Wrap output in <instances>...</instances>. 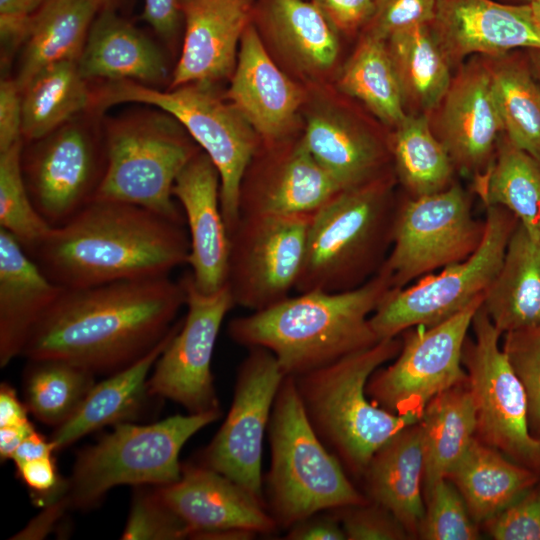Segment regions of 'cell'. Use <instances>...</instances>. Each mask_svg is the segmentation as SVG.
Returning a JSON list of instances; mask_svg holds the SVG:
<instances>
[{
	"mask_svg": "<svg viewBox=\"0 0 540 540\" xmlns=\"http://www.w3.org/2000/svg\"><path fill=\"white\" fill-rule=\"evenodd\" d=\"M92 84V110L97 113L121 103H139L159 108L182 124L219 172L221 210L230 234L240 219L244 174L259 149V136L242 114L222 100L212 84L190 83L167 91L130 80Z\"/></svg>",
	"mask_w": 540,
	"mask_h": 540,
	"instance_id": "cell-8",
	"label": "cell"
},
{
	"mask_svg": "<svg viewBox=\"0 0 540 540\" xmlns=\"http://www.w3.org/2000/svg\"><path fill=\"white\" fill-rule=\"evenodd\" d=\"M288 540H345L346 535L335 510L312 514L287 530Z\"/></svg>",
	"mask_w": 540,
	"mask_h": 540,
	"instance_id": "cell-53",
	"label": "cell"
},
{
	"mask_svg": "<svg viewBox=\"0 0 540 540\" xmlns=\"http://www.w3.org/2000/svg\"><path fill=\"white\" fill-rule=\"evenodd\" d=\"M438 0H376L366 33L387 40L393 33L420 24H432Z\"/></svg>",
	"mask_w": 540,
	"mask_h": 540,
	"instance_id": "cell-48",
	"label": "cell"
},
{
	"mask_svg": "<svg viewBox=\"0 0 540 540\" xmlns=\"http://www.w3.org/2000/svg\"><path fill=\"white\" fill-rule=\"evenodd\" d=\"M446 478L462 495L472 519L484 523L537 484L540 474L474 437Z\"/></svg>",
	"mask_w": 540,
	"mask_h": 540,
	"instance_id": "cell-29",
	"label": "cell"
},
{
	"mask_svg": "<svg viewBox=\"0 0 540 540\" xmlns=\"http://www.w3.org/2000/svg\"><path fill=\"white\" fill-rule=\"evenodd\" d=\"M268 147L272 154L259 163L251 160L246 169L240 216L311 214L343 190L301 139L286 149Z\"/></svg>",
	"mask_w": 540,
	"mask_h": 540,
	"instance_id": "cell-20",
	"label": "cell"
},
{
	"mask_svg": "<svg viewBox=\"0 0 540 540\" xmlns=\"http://www.w3.org/2000/svg\"><path fill=\"white\" fill-rule=\"evenodd\" d=\"M483 524L496 540H540V481Z\"/></svg>",
	"mask_w": 540,
	"mask_h": 540,
	"instance_id": "cell-47",
	"label": "cell"
},
{
	"mask_svg": "<svg viewBox=\"0 0 540 540\" xmlns=\"http://www.w3.org/2000/svg\"><path fill=\"white\" fill-rule=\"evenodd\" d=\"M431 27L450 64L473 53L498 56L515 48L540 50V25L529 3L438 0Z\"/></svg>",
	"mask_w": 540,
	"mask_h": 540,
	"instance_id": "cell-19",
	"label": "cell"
},
{
	"mask_svg": "<svg viewBox=\"0 0 540 540\" xmlns=\"http://www.w3.org/2000/svg\"><path fill=\"white\" fill-rule=\"evenodd\" d=\"M337 31L353 32L367 24L376 0H311Z\"/></svg>",
	"mask_w": 540,
	"mask_h": 540,
	"instance_id": "cell-52",
	"label": "cell"
},
{
	"mask_svg": "<svg viewBox=\"0 0 540 540\" xmlns=\"http://www.w3.org/2000/svg\"><path fill=\"white\" fill-rule=\"evenodd\" d=\"M339 88L361 101L378 119L398 126L406 117L404 100L387 42L365 33L345 64Z\"/></svg>",
	"mask_w": 540,
	"mask_h": 540,
	"instance_id": "cell-39",
	"label": "cell"
},
{
	"mask_svg": "<svg viewBox=\"0 0 540 540\" xmlns=\"http://www.w3.org/2000/svg\"><path fill=\"white\" fill-rule=\"evenodd\" d=\"M490 70L505 137L540 161V86L515 62H500Z\"/></svg>",
	"mask_w": 540,
	"mask_h": 540,
	"instance_id": "cell-41",
	"label": "cell"
},
{
	"mask_svg": "<svg viewBox=\"0 0 540 540\" xmlns=\"http://www.w3.org/2000/svg\"><path fill=\"white\" fill-rule=\"evenodd\" d=\"M386 42L404 104L425 113L437 108L452 82L451 64L431 24L399 30Z\"/></svg>",
	"mask_w": 540,
	"mask_h": 540,
	"instance_id": "cell-36",
	"label": "cell"
},
{
	"mask_svg": "<svg viewBox=\"0 0 540 540\" xmlns=\"http://www.w3.org/2000/svg\"><path fill=\"white\" fill-rule=\"evenodd\" d=\"M423 436L426 494L445 479L476 434V410L467 383L431 399L420 418Z\"/></svg>",
	"mask_w": 540,
	"mask_h": 540,
	"instance_id": "cell-34",
	"label": "cell"
},
{
	"mask_svg": "<svg viewBox=\"0 0 540 540\" xmlns=\"http://www.w3.org/2000/svg\"><path fill=\"white\" fill-rule=\"evenodd\" d=\"M502 349L524 388L530 433L540 438V324L504 333Z\"/></svg>",
	"mask_w": 540,
	"mask_h": 540,
	"instance_id": "cell-44",
	"label": "cell"
},
{
	"mask_svg": "<svg viewBox=\"0 0 540 540\" xmlns=\"http://www.w3.org/2000/svg\"><path fill=\"white\" fill-rule=\"evenodd\" d=\"M194 539L248 540L278 529L266 507L226 476L201 464H182L180 478L155 486Z\"/></svg>",
	"mask_w": 540,
	"mask_h": 540,
	"instance_id": "cell-18",
	"label": "cell"
},
{
	"mask_svg": "<svg viewBox=\"0 0 540 540\" xmlns=\"http://www.w3.org/2000/svg\"><path fill=\"white\" fill-rule=\"evenodd\" d=\"M483 298L435 326L406 333L396 360L369 378L371 401L395 414L422 416L435 396L467 383L463 347Z\"/></svg>",
	"mask_w": 540,
	"mask_h": 540,
	"instance_id": "cell-14",
	"label": "cell"
},
{
	"mask_svg": "<svg viewBox=\"0 0 540 540\" xmlns=\"http://www.w3.org/2000/svg\"><path fill=\"white\" fill-rule=\"evenodd\" d=\"M533 16L537 23L540 25V0H531L529 2Z\"/></svg>",
	"mask_w": 540,
	"mask_h": 540,
	"instance_id": "cell-58",
	"label": "cell"
},
{
	"mask_svg": "<svg viewBox=\"0 0 540 540\" xmlns=\"http://www.w3.org/2000/svg\"><path fill=\"white\" fill-rule=\"evenodd\" d=\"M255 0H179L184 39L170 88L214 84L232 75Z\"/></svg>",
	"mask_w": 540,
	"mask_h": 540,
	"instance_id": "cell-22",
	"label": "cell"
},
{
	"mask_svg": "<svg viewBox=\"0 0 540 540\" xmlns=\"http://www.w3.org/2000/svg\"><path fill=\"white\" fill-rule=\"evenodd\" d=\"M24 140L0 152V228L30 253L53 228L36 209L25 183L21 155Z\"/></svg>",
	"mask_w": 540,
	"mask_h": 540,
	"instance_id": "cell-42",
	"label": "cell"
},
{
	"mask_svg": "<svg viewBox=\"0 0 540 540\" xmlns=\"http://www.w3.org/2000/svg\"><path fill=\"white\" fill-rule=\"evenodd\" d=\"M184 521L155 489H136L122 539L179 540L189 538Z\"/></svg>",
	"mask_w": 540,
	"mask_h": 540,
	"instance_id": "cell-45",
	"label": "cell"
},
{
	"mask_svg": "<svg viewBox=\"0 0 540 540\" xmlns=\"http://www.w3.org/2000/svg\"><path fill=\"white\" fill-rule=\"evenodd\" d=\"M466 338L462 362L476 410L477 438L540 474V438L528 426L524 388L499 344L502 333L482 305Z\"/></svg>",
	"mask_w": 540,
	"mask_h": 540,
	"instance_id": "cell-13",
	"label": "cell"
},
{
	"mask_svg": "<svg viewBox=\"0 0 540 540\" xmlns=\"http://www.w3.org/2000/svg\"><path fill=\"white\" fill-rule=\"evenodd\" d=\"M427 504L418 536L424 540H476V522L458 489L447 478L426 494Z\"/></svg>",
	"mask_w": 540,
	"mask_h": 540,
	"instance_id": "cell-43",
	"label": "cell"
},
{
	"mask_svg": "<svg viewBox=\"0 0 540 540\" xmlns=\"http://www.w3.org/2000/svg\"><path fill=\"white\" fill-rule=\"evenodd\" d=\"M180 280L187 314L157 359L148 392L177 402L191 414L221 411L211 361L222 322L235 305L227 285L204 294L195 287L190 272Z\"/></svg>",
	"mask_w": 540,
	"mask_h": 540,
	"instance_id": "cell-17",
	"label": "cell"
},
{
	"mask_svg": "<svg viewBox=\"0 0 540 540\" xmlns=\"http://www.w3.org/2000/svg\"><path fill=\"white\" fill-rule=\"evenodd\" d=\"M536 51H537V53L534 56V63H535V66H536L538 76L540 78V50H536Z\"/></svg>",
	"mask_w": 540,
	"mask_h": 540,
	"instance_id": "cell-59",
	"label": "cell"
},
{
	"mask_svg": "<svg viewBox=\"0 0 540 540\" xmlns=\"http://www.w3.org/2000/svg\"><path fill=\"white\" fill-rule=\"evenodd\" d=\"M424 467L423 436L417 422L380 447L363 473L367 498L392 512L410 535H418L425 513Z\"/></svg>",
	"mask_w": 540,
	"mask_h": 540,
	"instance_id": "cell-27",
	"label": "cell"
},
{
	"mask_svg": "<svg viewBox=\"0 0 540 540\" xmlns=\"http://www.w3.org/2000/svg\"><path fill=\"white\" fill-rule=\"evenodd\" d=\"M28 409L18 399L15 390L7 383L0 387V428L20 427L31 424Z\"/></svg>",
	"mask_w": 540,
	"mask_h": 540,
	"instance_id": "cell-55",
	"label": "cell"
},
{
	"mask_svg": "<svg viewBox=\"0 0 540 540\" xmlns=\"http://www.w3.org/2000/svg\"><path fill=\"white\" fill-rule=\"evenodd\" d=\"M16 468L20 479L34 492L36 503L47 506L64 495L66 481L58 475L53 455L27 461Z\"/></svg>",
	"mask_w": 540,
	"mask_h": 540,
	"instance_id": "cell-50",
	"label": "cell"
},
{
	"mask_svg": "<svg viewBox=\"0 0 540 540\" xmlns=\"http://www.w3.org/2000/svg\"><path fill=\"white\" fill-rule=\"evenodd\" d=\"M104 7H108V6H116V2L117 0H99Z\"/></svg>",
	"mask_w": 540,
	"mask_h": 540,
	"instance_id": "cell-60",
	"label": "cell"
},
{
	"mask_svg": "<svg viewBox=\"0 0 540 540\" xmlns=\"http://www.w3.org/2000/svg\"><path fill=\"white\" fill-rule=\"evenodd\" d=\"M391 289L379 271L354 289L297 293L235 317L227 333L238 345L269 350L284 374L296 377L380 341L370 317Z\"/></svg>",
	"mask_w": 540,
	"mask_h": 540,
	"instance_id": "cell-3",
	"label": "cell"
},
{
	"mask_svg": "<svg viewBox=\"0 0 540 540\" xmlns=\"http://www.w3.org/2000/svg\"><path fill=\"white\" fill-rule=\"evenodd\" d=\"M439 135L454 167L481 177L495 155L503 132L490 67L469 64L452 80L440 103Z\"/></svg>",
	"mask_w": 540,
	"mask_h": 540,
	"instance_id": "cell-23",
	"label": "cell"
},
{
	"mask_svg": "<svg viewBox=\"0 0 540 540\" xmlns=\"http://www.w3.org/2000/svg\"><path fill=\"white\" fill-rule=\"evenodd\" d=\"M253 19L301 69L322 72L335 63L338 31L312 1L260 0Z\"/></svg>",
	"mask_w": 540,
	"mask_h": 540,
	"instance_id": "cell-33",
	"label": "cell"
},
{
	"mask_svg": "<svg viewBox=\"0 0 540 540\" xmlns=\"http://www.w3.org/2000/svg\"><path fill=\"white\" fill-rule=\"evenodd\" d=\"M32 424L20 427L0 428V457L2 461L11 459L19 444L34 431Z\"/></svg>",
	"mask_w": 540,
	"mask_h": 540,
	"instance_id": "cell-57",
	"label": "cell"
},
{
	"mask_svg": "<svg viewBox=\"0 0 540 540\" xmlns=\"http://www.w3.org/2000/svg\"><path fill=\"white\" fill-rule=\"evenodd\" d=\"M301 140L343 190L385 174L383 167L387 153L384 145L340 114L313 113Z\"/></svg>",
	"mask_w": 540,
	"mask_h": 540,
	"instance_id": "cell-30",
	"label": "cell"
},
{
	"mask_svg": "<svg viewBox=\"0 0 540 540\" xmlns=\"http://www.w3.org/2000/svg\"><path fill=\"white\" fill-rule=\"evenodd\" d=\"M518 219L499 206L486 207L482 240L465 260L427 274L411 286L391 289L370 317L379 340L418 326H435L464 310L498 274Z\"/></svg>",
	"mask_w": 540,
	"mask_h": 540,
	"instance_id": "cell-10",
	"label": "cell"
},
{
	"mask_svg": "<svg viewBox=\"0 0 540 540\" xmlns=\"http://www.w3.org/2000/svg\"><path fill=\"white\" fill-rule=\"evenodd\" d=\"M56 451L52 442L46 440L36 430L30 433L16 448L11 460L15 466L37 458L53 455Z\"/></svg>",
	"mask_w": 540,
	"mask_h": 540,
	"instance_id": "cell-56",
	"label": "cell"
},
{
	"mask_svg": "<svg viewBox=\"0 0 540 540\" xmlns=\"http://www.w3.org/2000/svg\"><path fill=\"white\" fill-rule=\"evenodd\" d=\"M102 114L84 112L23 144L21 165L30 197L58 227L95 199L106 168Z\"/></svg>",
	"mask_w": 540,
	"mask_h": 540,
	"instance_id": "cell-11",
	"label": "cell"
},
{
	"mask_svg": "<svg viewBox=\"0 0 540 540\" xmlns=\"http://www.w3.org/2000/svg\"><path fill=\"white\" fill-rule=\"evenodd\" d=\"M146 106L102 117L106 168L94 200L139 205L184 224L172 190L200 147L176 118Z\"/></svg>",
	"mask_w": 540,
	"mask_h": 540,
	"instance_id": "cell-7",
	"label": "cell"
},
{
	"mask_svg": "<svg viewBox=\"0 0 540 540\" xmlns=\"http://www.w3.org/2000/svg\"><path fill=\"white\" fill-rule=\"evenodd\" d=\"M267 432L271 464L263 491L278 529L288 530L317 512L370 502L314 431L293 376L281 382Z\"/></svg>",
	"mask_w": 540,
	"mask_h": 540,
	"instance_id": "cell-6",
	"label": "cell"
},
{
	"mask_svg": "<svg viewBox=\"0 0 540 540\" xmlns=\"http://www.w3.org/2000/svg\"><path fill=\"white\" fill-rule=\"evenodd\" d=\"M184 305V285L169 275L64 288L31 330L21 356L113 374L157 346Z\"/></svg>",
	"mask_w": 540,
	"mask_h": 540,
	"instance_id": "cell-1",
	"label": "cell"
},
{
	"mask_svg": "<svg viewBox=\"0 0 540 540\" xmlns=\"http://www.w3.org/2000/svg\"><path fill=\"white\" fill-rule=\"evenodd\" d=\"M310 214L240 216L229 234L226 285L252 312L290 296L302 268Z\"/></svg>",
	"mask_w": 540,
	"mask_h": 540,
	"instance_id": "cell-15",
	"label": "cell"
},
{
	"mask_svg": "<svg viewBox=\"0 0 540 540\" xmlns=\"http://www.w3.org/2000/svg\"><path fill=\"white\" fill-rule=\"evenodd\" d=\"M141 19L160 38L171 41L175 38L180 22L183 20L179 0H144Z\"/></svg>",
	"mask_w": 540,
	"mask_h": 540,
	"instance_id": "cell-54",
	"label": "cell"
},
{
	"mask_svg": "<svg viewBox=\"0 0 540 540\" xmlns=\"http://www.w3.org/2000/svg\"><path fill=\"white\" fill-rule=\"evenodd\" d=\"M172 192L188 224L192 281L200 292L215 293L226 285L230 237L221 210L220 175L203 150L181 170Z\"/></svg>",
	"mask_w": 540,
	"mask_h": 540,
	"instance_id": "cell-21",
	"label": "cell"
},
{
	"mask_svg": "<svg viewBox=\"0 0 540 540\" xmlns=\"http://www.w3.org/2000/svg\"><path fill=\"white\" fill-rule=\"evenodd\" d=\"M64 290L19 241L0 228V366L21 356L27 338Z\"/></svg>",
	"mask_w": 540,
	"mask_h": 540,
	"instance_id": "cell-26",
	"label": "cell"
},
{
	"mask_svg": "<svg viewBox=\"0 0 540 540\" xmlns=\"http://www.w3.org/2000/svg\"><path fill=\"white\" fill-rule=\"evenodd\" d=\"M391 153L396 174L410 197L440 192L453 184L454 164L426 114L406 115L395 127Z\"/></svg>",
	"mask_w": 540,
	"mask_h": 540,
	"instance_id": "cell-38",
	"label": "cell"
},
{
	"mask_svg": "<svg viewBox=\"0 0 540 540\" xmlns=\"http://www.w3.org/2000/svg\"><path fill=\"white\" fill-rule=\"evenodd\" d=\"M496 148L490 167L475 180V190L486 207L507 209L540 240V161L506 137Z\"/></svg>",
	"mask_w": 540,
	"mask_h": 540,
	"instance_id": "cell-37",
	"label": "cell"
},
{
	"mask_svg": "<svg viewBox=\"0 0 540 540\" xmlns=\"http://www.w3.org/2000/svg\"><path fill=\"white\" fill-rule=\"evenodd\" d=\"M484 222L471 211L467 192L453 183L440 192L396 205L391 250L379 271L392 289L469 257L480 244Z\"/></svg>",
	"mask_w": 540,
	"mask_h": 540,
	"instance_id": "cell-12",
	"label": "cell"
},
{
	"mask_svg": "<svg viewBox=\"0 0 540 540\" xmlns=\"http://www.w3.org/2000/svg\"><path fill=\"white\" fill-rule=\"evenodd\" d=\"M21 94L25 142L42 138L74 117L92 111V82L81 75L73 60L43 68Z\"/></svg>",
	"mask_w": 540,
	"mask_h": 540,
	"instance_id": "cell-35",
	"label": "cell"
},
{
	"mask_svg": "<svg viewBox=\"0 0 540 540\" xmlns=\"http://www.w3.org/2000/svg\"><path fill=\"white\" fill-rule=\"evenodd\" d=\"M25 405L39 421L55 427L67 421L93 387L94 373L63 360H29Z\"/></svg>",
	"mask_w": 540,
	"mask_h": 540,
	"instance_id": "cell-40",
	"label": "cell"
},
{
	"mask_svg": "<svg viewBox=\"0 0 540 540\" xmlns=\"http://www.w3.org/2000/svg\"><path fill=\"white\" fill-rule=\"evenodd\" d=\"M222 411L174 415L148 425L122 422L82 449L62 496L68 507L91 508L118 485L163 486L177 481L184 444Z\"/></svg>",
	"mask_w": 540,
	"mask_h": 540,
	"instance_id": "cell-9",
	"label": "cell"
},
{
	"mask_svg": "<svg viewBox=\"0 0 540 540\" xmlns=\"http://www.w3.org/2000/svg\"><path fill=\"white\" fill-rule=\"evenodd\" d=\"M225 98L268 146L288 135L303 101L302 89L272 61L253 21L242 35Z\"/></svg>",
	"mask_w": 540,
	"mask_h": 540,
	"instance_id": "cell-24",
	"label": "cell"
},
{
	"mask_svg": "<svg viewBox=\"0 0 540 540\" xmlns=\"http://www.w3.org/2000/svg\"><path fill=\"white\" fill-rule=\"evenodd\" d=\"M395 209L384 174L341 190L312 212L295 291H346L376 275L391 245Z\"/></svg>",
	"mask_w": 540,
	"mask_h": 540,
	"instance_id": "cell-5",
	"label": "cell"
},
{
	"mask_svg": "<svg viewBox=\"0 0 540 540\" xmlns=\"http://www.w3.org/2000/svg\"><path fill=\"white\" fill-rule=\"evenodd\" d=\"M77 64L90 82L130 80L159 89L169 78L161 48L120 16L115 6L96 15Z\"/></svg>",
	"mask_w": 540,
	"mask_h": 540,
	"instance_id": "cell-25",
	"label": "cell"
},
{
	"mask_svg": "<svg viewBox=\"0 0 540 540\" xmlns=\"http://www.w3.org/2000/svg\"><path fill=\"white\" fill-rule=\"evenodd\" d=\"M482 307L502 334L540 324V240L520 223Z\"/></svg>",
	"mask_w": 540,
	"mask_h": 540,
	"instance_id": "cell-31",
	"label": "cell"
},
{
	"mask_svg": "<svg viewBox=\"0 0 540 540\" xmlns=\"http://www.w3.org/2000/svg\"><path fill=\"white\" fill-rule=\"evenodd\" d=\"M47 0H0L1 63L7 65L26 39L32 17Z\"/></svg>",
	"mask_w": 540,
	"mask_h": 540,
	"instance_id": "cell-49",
	"label": "cell"
},
{
	"mask_svg": "<svg viewBox=\"0 0 540 540\" xmlns=\"http://www.w3.org/2000/svg\"><path fill=\"white\" fill-rule=\"evenodd\" d=\"M334 510L348 540H405L410 536L392 512L373 501Z\"/></svg>",
	"mask_w": 540,
	"mask_h": 540,
	"instance_id": "cell-46",
	"label": "cell"
},
{
	"mask_svg": "<svg viewBox=\"0 0 540 540\" xmlns=\"http://www.w3.org/2000/svg\"><path fill=\"white\" fill-rule=\"evenodd\" d=\"M22 94L14 77L0 81V152L24 140Z\"/></svg>",
	"mask_w": 540,
	"mask_h": 540,
	"instance_id": "cell-51",
	"label": "cell"
},
{
	"mask_svg": "<svg viewBox=\"0 0 540 540\" xmlns=\"http://www.w3.org/2000/svg\"><path fill=\"white\" fill-rule=\"evenodd\" d=\"M401 344L397 337L382 339L371 347L294 377L314 431L345 471L355 475L363 476L380 447L420 421L419 415L395 414L367 399L369 378L398 355Z\"/></svg>",
	"mask_w": 540,
	"mask_h": 540,
	"instance_id": "cell-4",
	"label": "cell"
},
{
	"mask_svg": "<svg viewBox=\"0 0 540 540\" xmlns=\"http://www.w3.org/2000/svg\"><path fill=\"white\" fill-rule=\"evenodd\" d=\"M285 376L269 350L248 348L237 370L228 415L199 456V464L231 479L265 507L261 476L263 438Z\"/></svg>",
	"mask_w": 540,
	"mask_h": 540,
	"instance_id": "cell-16",
	"label": "cell"
},
{
	"mask_svg": "<svg viewBox=\"0 0 540 540\" xmlns=\"http://www.w3.org/2000/svg\"><path fill=\"white\" fill-rule=\"evenodd\" d=\"M520 3H529L531 0H514Z\"/></svg>",
	"mask_w": 540,
	"mask_h": 540,
	"instance_id": "cell-61",
	"label": "cell"
},
{
	"mask_svg": "<svg viewBox=\"0 0 540 540\" xmlns=\"http://www.w3.org/2000/svg\"><path fill=\"white\" fill-rule=\"evenodd\" d=\"M102 8L99 0H47L32 17L19 50L14 78L21 91L43 68L61 61H78Z\"/></svg>",
	"mask_w": 540,
	"mask_h": 540,
	"instance_id": "cell-32",
	"label": "cell"
},
{
	"mask_svg": "<svg viewBox=\"0 0 540 540\" xmlns=\"http://www.w3.org/2000/svg\"><path fill=\"white\" fill-rule=\"evenodd\" d=\"M189 253L184 224L139 205L93 200L28 254L54 283L74 289L168 276Z\"/></svg>",
	"mask_w": 540,
	"mask_h": 540,
	"instance_id": "cell-2",
	"label": "cell"
},
{
	"mask_svg": "<svg viewBox=\"0 0 540 540\" xmlns=\"http://www.w3.org/2000/svg\"><path fill=\"white\" fill-rule=\"evenodd\" d=\"M176 322L166 337L130 366L94 384L75 413L57 426L50 438L55 450L73 444L81 437L110 424L132 419L148 396V373L180 328Z\"/></svg>",
	"mask_w": 540,
	"mask_h": 540,
	"instance_id": "cell-28",
	"label": "cell"
}]
</instances>
